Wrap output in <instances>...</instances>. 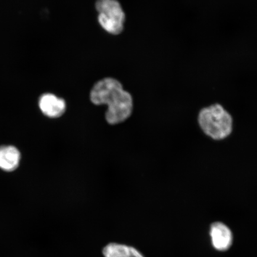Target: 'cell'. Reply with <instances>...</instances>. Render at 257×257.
Here are the masks:
<instances>
[{"label": "cell", "instance_id": "7a4b0ae2", "mask_svg": "<svg viewBox=\"0 0 257 257\" xmlns=\"http://www.w3.org/2000/svg\"><path fill=\"white\" fill-rule=\"evenodd\" d=\"M198 121L204 133L214 140L224 139L232 133V117L219 104L202 108Z\"/></svg>", "mask_w": 257, "mask_h": 257}, {"label": "cell", "instance_id": "277c9868", "mask_svg": "<svg viewBox=\"0 0 257 257\" xmlns=\"http://www.w3.org/2000/svg\"><path fill=\"white\" fill-rule=\"evenodd\" d=\"M39 107L43 113L50 118L62 116L66 110L65 101L52 94L42 95L39 100Z\"/></svg>", "mask_w": 257, "mask_h": 257}, {"label": "cell", "instance_id": "52a82bcc", "mask_svg": "<svg viewBox=\"0 0 257 257\" xmlns=\"http://www.w3.org/2000/svg\"><path fill=\"white\" fill-rule=\"evenodd\" d=\"M102 253L105 257H144L133 247L111 243L105 246Z\"/></svg>", "mask_w": 257, "mask_h": 257}, {"label": "cell", "instance_id": "8992f818", "mask_svg": "<svg viewBox=\"0 0 257 257\" xmlns=\"http://www.w3.org/2000/svg\"><path fill=\"white\" fill-rule=\"evenodd\" d=\"M20 160V152L16 147H0V169L5 171H13L18 168Z\"/></svg>", "mask_w": 257, "mask_h": 257}, {"label": "cell", "instance_id": "3957f363", "mask_svg": "<svg viewBox=\"0 0 257 257\" xmlns=\"http://www.w3.org/2000/svg\"><path fill=\"white\" fill-rule=\"evenodd\" d=\"M95 8L99 24L108 33L118 35L123 30L125 15L117 0H97Z\"/></svg>", "mask_w": 257, "mask_h": 257}, {"label": "cell", "instance_id": "5b68a950", "mask_svg": "<svg viewBox=\"0 0 257 257\" xmlns=\"http://www.w3.org/2000/svg\"><path fill=\"white\" fill-rule=\"evenodd\" d=\"M210 235L215 248L221 251L229 249L233 242L232 233L229 228L222 223L211 225Z\"/></svg>", "mask_w": 257, "mask_h": 257}, {"label": "cell", "instance_id": "6da1fadb", "mask_svg": "<svg viewBox=\"0 0 257 257\" xmlns=\"http://www.w3.org/2000/svg\"><path fill=\"white\" fill-rule=\"evenodd\" d=\"M90 98L95 105H107L105 118L109 124L122 123L131 116L133 111V99L117 80L107 78L96 82Z\"/></svg>", "mask_w": 257, "mask_h": 257}]
</instances>
